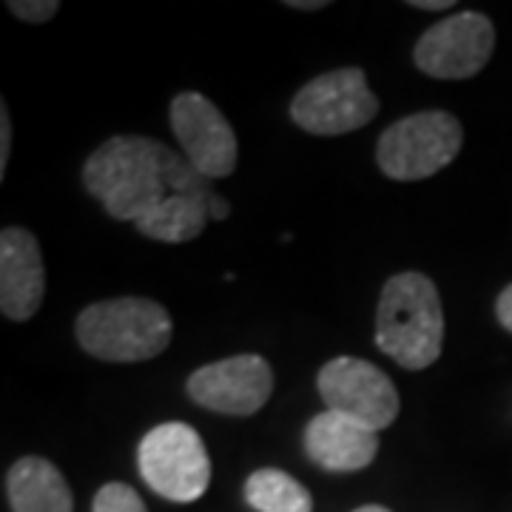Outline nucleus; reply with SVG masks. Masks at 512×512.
Instances as JSON below:
<instances>
[{
  "instance_id": "nucleus-1",
  "label": "nucleus",
  "mask_w": 512,
  "mask_h": 512,
  "mask_svg": "<svg viewBox=\"0 0 512 512\" xmlns=\"http://www.w3.org/2000/svg\"><path fill=\"white\" fill-rule=\"evenodd\" d=\"M83 185L114 220H143L168 194H211L194 165L171 148L137 134L111 137L83 165Z\"/></svg>"
},
{
  "instance_id": "nucleus-2",
  "label": "nucleus",
  "mask_w": 512,
  "mask_h": 512,
  "mask_svg": "<svg viewBox=\"0 0 512 512\" xmlns=\"http://www.w3.org/2000/svg\"><path fill=\"white\" fill-rule=\"evenodd\" d=\"M376 345L407 370H424L439 359L444 308L430 276L404 271L387 279L376 311Z\"/></svg>"
},
{
  "instance_id": "nucleus-3",
  "label": "nucleus",
  "mask_w": 512,
  "mask_h": 512,
  "mask_svg": "<svg viewBox=\"0 0 512 512\" xmlns=\"http://www.w3.org/2000/svg\"><path fill=\"white\" fill-rule=\"evenodd\" d=\"M77 342L103 362H148L171 345L174 322L160 302L140 296H120L94 302L77 316Z\"/></svg>"
},
{
  "instance_id": "nucleus-4",
  "label": "nucleus",
  "mask_w": 512,
  "mask_h": 512,
  "mask_svg": "<svg viewBox=\"0 0 512 512\" xmlns=\"http://www.w3.org/2000/svg\"><path fill=\"white\" fill-rule=\"evenodd\" d=\"M464 143L461 123L450 111H419L384 128L376 163L390 180L416 183L453 163Z\"/></svg>"
},
{
  "instance_id": "nucleus-5",
  "label": "nucleus",
  "mask_w": 512,
  "mask_h": 512,
  "mask_svg": "<svg viewBox=\"0 0 512 512\" xmlns=\"http://www.w3.org/2000/svg\"><path fill=\"white\" fill-rule=\"evenodd\" d=\"M140 476L157 495L188 504L208 490L211 458L200 433L183 421H165L140 441Z\"/></svg>"
},
{
  "instance_id": "nucleus-6",
  "label": "nucleus",
  "mask_w": 512,
  "mask_h": 512,
  "mask_svg": "<svg viewBox=\"0 0 512 512\" xmlns=\"http://www.w3.org/2000/svg\"><path fill=\"white\" fill-rule=\"evenodd\" d=\"M379 114V100L370 92L362 69H333L308 80L293 97L291 117L308 134L336 137L367 126Z\"/></svg>"
},
{
  "instance_id": "nucleus-7",
  "label": "nucleus",
  "mask_w": 512,
  "mask_h": 512,
  "mask_svg": "<svg viewBox=\"0 0 512 512\" xmlns=\"http://www.w3.org/2000/svg\"><path fill=\"white\" fill-rule=\"evenodd\" d=\"M316 387L325 402V410L359 421L373 433L390 427L402 410L399 390L393 387L390 376L356 356L330 359L319 370Z\"/></svg>"
},
{
  "instance_id": "nucleus-8",
  "label": "nucleus",
  "mask_w": 512,
  "mask_h": 512,
  "mask_svg": "<svg viewBox=\"0 0 512 512\" xmlns=\"http://www.w3.org/2000/svg\"><path fill=\"white\" fill-rule=\"evenodd\" d=\"M493 46V20L481 12H456L419 37L413 60L436 80H464L487 66Z\"/></svg>"
},
{
  "instance_id": "nucleus-9",
  "label": "nucleus",
  "mask_w": 512,
  "mask_h": 512,
  "mask_svg": "<svg viewBox=\"0 0 512 512\" xmlns=\"http://www.w3.org/2000/svg\"><path fill=\"white\" fill-rule=\"evenodd\" d=\"M171 128L183 148L185 160L200 171L202 177L225 180L234 174L239 157L237 134L225 114L208 97L197 92H183L171 100Z\"/></svg>"
},
{
  "instance_id": "nucleus-10",
  "label": "nucleus",
  "mask_w": 512,
  "mask_h": 512,
  "mask_svg": "<svg viewBox=\"0 0 512 512\" xmlns=\"http://www.w3.org/2000/svg\"><path fill=\"white\" fill-rule=\"evenodd\" d=\"M185 387L191 402L211 413L254 416L271 399L274 370L256 353H239L194 370Z\"/></svg>"
},
{
  "instance_id": "nucleus-11",
  "label": "nucleus",
  "mask_w": 512,
  "mask_h": 512,
  "mask_svg": "<svg viewBox=\"0 0 512 512\" xmlns=\"http://www.w3.org/2000/svg\"><path fill=\"white\" fill-rule=\"evenodd\" d=\"M46 293V268L32 231L9 225L0 234V311L12 322L32 319Z\"/></svg>"
},
{
  "instance_id": "nucleus-12",
  "label": "nucleus",
  "mask_w": 512,
  "mask_h": 512,
  "mask_svg": "<svg viewBox=\"0 0 512 512\" xmlns=\"http://www.w3.org/2000/svg\"><path fill=\"white\" fill-rule=\"evenodd\" d=\"M305 453L313 464L330 473H356L379 453V433L362 427L359 421L325 410L308 421Z\"/></svg>"
},
{
  "instance_id": "nucleus-13",
  "label": "nucleus",
  "mask_w": 512,
  "mask_h": 512,
  "mask_svg": "<svg viewBox=\"0 0 512 512\" xmlns=\"http://www.w3.org/2000/svg\"><path fill=\"white\" fill-rule=\"evenodd\" d=\"M6 498L12 512H72L74 498L63 473L52 461L26 456L6 473Z\"/></svg>"
},
{
  "instance_id": "nucleus-14",
  "label": "nucleus",
  "mask_w": 512,
  "mask_h": 512,
  "mask_svg": "<svg viewBox=\"0 0 512 512\" xmlns=\"http://www.w3.org/2000/svg\"><path fill=\"white\" fill-rule=\"evenodd\" d=\"M208 197L211 194H168L134 225L143 237L157 239V242H171V245L188 242V239L200 237L211 220Z\"/></svg>"
},
{
  "instance_id": "nucleus-15",
  "label": "nucleus",
  "mask_w": 512,
  "mask_h": 512,
  "mask_svg": "<svg viewBox=\"0 0 512 512\" xmlns=\"http://www.w3.org/2000/svg\"><path fill=\"white\" fill-rule=\"evenodd\" d=\"M245 501L256 512H313L311 493L288 473L265 467L245 481Z\"/></svg>"
},
{
  "instance_id": "nucleus-16",
  "label": "nucleus",
  "mask_w": 512,
  "mask_h": 512,
  "mask_svg": "<svg viewBox=\"0 0 512 512\" xmlns=\"http://www.w3.org/2000/svg\"><path fill=\"white\" fill-rule=\"evenodd\" d=\"M94 512H148L143 498L137 490H131L128 484L111 481L106 487H100V493L94 495Z\"/></svg>"
},
{
  "instance_id": "nucleus-17",
  "label": "nucleus",
  "mask_w": 512,
  "mask_h": 512,
  "mask_svg": "<svg viewBox=\"0 0 512 512\" xmlns=\"http://www.w3.org/2000/svg\"><path fill=\"white\" fill-rule=\"evenodd\" d=\"M6 6L15 18L26 20V23H46L55 18L60 9L57 0H9Z\"/></svg>"
},
{
  "instance_id": "nucleus-18",
  "label": "nucleus",
  "mask_w": 512,
  "mask_h": 512,
  "mask_svg": "<svg viewBox=\"0 0 512 512\" xmlns=\"http://www.w3.org/2000/svg\"><path fill=\"white\" fill-rule=\"evenodd\" d=\"M9 154H12V120H9V109L0 106V177L6 174Z\"/></svg>"
},
{
  "instance_id": "nucleus-19",
  "label": "nucleus",
  "mask_w": 512,
  "mask_h": 512,
  "mask_svg": "<svg viewBox=\"0 0 512 512\" xmlns=\"http://www.w3.org/2000/svg\"><path fill=\"white\" fill-rule=\"evenodd\" d=\"M495 316H498V322L504 325V330H510L512 333V285H507L501 296H498V302H495Z\"/></svg>"
},
{
  "instance_id": "nucleus-20",
  "label": "nucleus",
  "mask_w": 512,
  "mask_h": 512,
  "mask_svg": "<svg viewBox=\"0 0 512 512\" xmlns=\"http://www.w3.org/2000/svg\"><path fill=\"white\" fill-rule=\"evenodd\" d=\"M208 211H211V220L222 222V220H228V214H231V205L211 191V197H208Z\"/></svg>"
},
{
  "instance_id": "nucleus-21",
  "label": "nucleus",
  "mask_w": 512,
  "mask_h": 512,
  "mask_svg": "<svg viewBox=\"0 0 512 512\" xmlns=\"http://www.w3.org/2000/svg\"><path fill=\"white\" fill-rule=\"evenodd\" d=\"M410 6L421 12H444V9H453V0H410Z\"/></svg>"
},
{
  "instance_id": "nucleus-22",
  "label": "nucleus",
  "mask_w": 512,
  "mask_h": 512,
  "mask_svg": "<svg viewBox=\"0 0 512 512\" xmlns=\"http://www.w3.org/2000/svg\"><path fill=\"white\" fill-rule=\"evenodd\" d=\"M291 9H302V12H316V9H325L328 0H288Z\"/></svg>"
},
{
  "instance_id": "nucleus-23",
  "label": "nucleus",
  "mask_w": 512,
  "mask_h": 512,
  "mask_svg": "<svg viewBox=\"0 0 512 512\" xmlns=\"http://www.w3.org/2000/svg\"><path fill=\"white\" fill-rule=\"evenodd\" d=\"M353 512H390L387 507H379V504H367V507H359V510Z\"/></svg>"
}]
</instances>
